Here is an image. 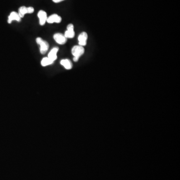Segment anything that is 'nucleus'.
Returning a JSON list of instances; mask_svg holds the SVG:
<instances>
[{
	"instance_id": "obj_1",
	"label": "nucleus",
	"mask_w": 180,
	"mask_h": 180,
	"mask_svg": "<svg viewBox=\"0 0 180 180\" xmlns=\"http://www.w3.org/2000/svg\"><path fill=\"white\" fill-rule=\"evenodd\" d=\"M85 53V49L81 46H75L72 49V54L74 56L73 60L74 62L78 61L79 58Z\"/></svg>"
},
{
	"instance_id": "obj_2",
	"label": "nucleus",
	"mask_w": 180,
	"mask_h": 180,
	"mask_svg": "<svg viewBox=\"0 0 180 180\" xmlns=\"http://www.w3.org/2000/svg\"><path fill=\"white\" fill-rule=\"evenodd\" d=\"M36 41L37 44L39 45L40 46V51L41 54L43 55L45 54L49 48V45L48 42H46V41L43 40L42 38H40V37L37 38Z\"/></svg>"
},
{
	"instance_id": "obj_3",
	"label": "nucleus",
	"mask_w": 180,
	"mask_h": 180,
	"mask_svg": "<svg viewBox=\"0 0 180 180\" xmlns=\"http://www.w3.org/2000/svg\"><path fill=\"white\" fill-rule=\"evenodd\" d=\"M34 9L33 7H26L25 6H22L19 8L18 14L21 18H22L24 17L25 14H32V13H34Z\"/></svg>"
},
{
	"instance_id": "obj_4",
	"label": "nucleus",
	"mask_w": 180,
	"mask_h": 180,
	"mask_svg": "<svg viewBox=\"0 0 180 180\" xmlns=\"http://www.w3.org/2000/svg\"><path fill=\"white\" fill-rule=\"evenodd\" d=\"M67 31L65 32L64 36L66 38L72 39L75 37V33L74 31V26L72 24H70L67 26Z\"/></svg>"
},
{
	"instance_id": "obj_5",
	"label": "nucleus",
	"mask_w": 180,
	"mask_h": 180,
	"mask_svg": "<svg viewBox=\"0 0 180 180\" xmlns=\"http://www.w3.org/2000/svg\"><path fill=\"white\" fill-rule=\"evenodd\" d=\"M56 42L60 45H64L66 43L67 38L64 35L61 33H56L53 36Z\"/></svg>"
},
{
	"instance_id": "obj_6",
	"label": "nucleus",
	"mask_w": 180,
	"mask_h": 180,
	"mask_svg": "<svg viewBox=\"0 0 180 180\" xmlns=\"http://www.w3.org/2000/svg\"><path fill=\"white\" fill-rule=\"evenodd\" d=\"M88 38V34L85 32H82L80 34L78 37L79 45L85 46L87 45V40Z\"/></svg>"
},
{
	"instance_id": "obj_7",
	"label": "nucleus",
	"mask_w": 180,
	"mask_h": 180,
	"mask_svg": "<svg viewBox=\"0 0 180 180\" xmlns=\"http://www.w3.org/2000/svg\"><path fill=\"white\" fill-rule=\"evenodd\" d=\"M38 17L39 19L40 25L41 26L44 25L48 18L47 13L44 11H39L38 13Z\"/></svg>"
},
{
	"instance_id": "obj_8",
	"label": "nucleus",
	"mask_w": 180,
	"mask_h": 180,
	"mask_svg": "<svg viewBox=\"0 0 180 180\" xmlns=\"http://www.w3.org/2000/svg\"><path fill=\"white\" fill-rule=\"evenodd\" d=\"M62 21V18L57 14H53L47 18V22L49 24L60 23Z\"/></svg>"
},
{
	"instance_id": "obj_9",
	"label": "nucleus",
	"mask_w": 180,
	"mask_h": 180,
	"mask_svg": "<svg viewBox=\"0 0 180 180\" xmlns=\"http://www.w3.org/2000/svg\"><path fill=\"white\" fill-rule=\"evenodd\" d=\"M21 20V18L19 16V14L16 12H12L8 17V22L9 24H11L13 21L20 22Z\"/></svg>"
},
{
	"instance_id": "obj_10",
	"label": "nucleus",
	"mask_w": 180,
	"mask_h": 180,
	"mask_svg": "<svg viewBox=\"0 0 180 180\" xmlns=\"http://www.w3.org/2000/svg\"><path fill=\"white\" fill-rule=\"evenodd\" d=\"M59 49L58 47L53 48L51 50L50 52L48 54V58H49L50 59L53 61V62H54L57 59V54L59 51Z\"/></svg>"
},
{
	"instance_id": "obj_11",
	"label": "nucleus",
	"mask_w": 180,
	"mask_h": 180,
	"mask_svg": "<svg viewBox=\"0 0 180 180\" xmlns=\"http://www.w3.org/2000/svg\"><path fill=\"white\" fill-rule=\"evenodd\" d=\"M60 64L64 66L66 69L71 70L73 67L72 62L69 59L62 60L60 62Z\"/></svg>"
},
{
	"instance_id": "obj_12",
	"label": "nucleus",
	"mask_w": 180,
	"mask_h": 180,
	"mask_svg": "<svg viewBox=\"0 0 180 180\" xmlns=\"http://www.w3.org/2000/svg\"><path fill=\"white\" fill-rule=\"evenodd\" d=\"M54 62H53V61L50 59L48 57H46V58H43L42 59V61H41V65L43 67H46L47 66L52 64L53 63H54Z\"/></svg>"
},
{
	"instance_id": "obj_13",
	"label": "nucleus",
	"mask_w": 180,
	"mask_h": 180,
	"mask_svg": "<svg viewBox=\"0 0 180 180\" xmlns=\"http://www.w3.org/2000/svg\"><path fill=\"white\" fill-rule=\"evenodd\" d=\"M53 2H54V3H60L61 2L63 1H65V0H52Z\"/></svg>"
}]
</instances>
